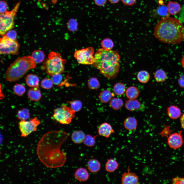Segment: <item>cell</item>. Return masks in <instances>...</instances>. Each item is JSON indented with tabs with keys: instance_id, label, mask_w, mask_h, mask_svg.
I'll list each match as a JSON object with an SVG mask.
<instances>
[{
	"instance_id": "cell-1",
	"label": "cell",
	"mask_w": 184,
	"mask_h": 184,
	"mask_svg": "<svg viewBox=\"0 0 184 184\" xmlns=\"http://www.w3.org/2000/svg\"><path fill=\"white\" fill-rule=\"evenodd\" d=\"M69 136L62 131H52L44 134L39 142L37 152L39 160L45 166L55 168L63 166L66 160L62 145Z\"/></svg>"
},
{
	"instance_id": "cell-2",
	"label": "cell",
	"mask_w": 184,
	"mask_h": 184,
	"mask_svg": "<svg viewBox=\"0 0 184 184\" xmlns=\"http://www.w3.org/2000/svg\"><path fill=\"white\" fill-rule=\"evenodd\" d=\"M184 26L179 19L169 17L162 18L155 25L154 37L168 44H179L184 39Z\"/></svg>"
},
{
	"instance_id": "cell-3",
	"label": "cell",
	"mask_w": 184,
	"mask_h": 184,
	"mask_svg": "<svg viewBox=\"0 0 184 184\" xmlns=\"http://www.w3.org/2000/svg\"><path fill=\"white\" fill-rule=\"evenodd\" d=\"M94 57L95 62L93 65L101 74L109 79L116 77L120 67V57L117 51L100 48L97 50Z\"/></svg>"
},
{
	"instance_id": "cell-4",
	"label": "cell",
	"mask_w": 184,
	"mask_h": 184,
	"mask_svg": "<svg viewBox=\"0 0 184 184\" xmlns=\"http://www.w3.org/2000/svg\"><path fill=\"white\" fill-rule=\"evenodd\" d=\"M36 67V63L31 56L19 57L8 68L5 73L6 80L9 82L18 80L28 71Z\"/></svg>"
},
{
	"instance_id": "cell-5",
	"label": "cell",
	"mask_w": 184,
	"mask_h": 184,
	"mask_svg": "<svg viewBox=\"0 0 184 184\" xmlns=\"http://www.w3.org/2000/svg\"><path fill=\"white\" fill-rule=\"evenodd\" d=\"M66 61V60L62 59L60 53L51 51L48 54V58L44 62L42 68L50 76L61 74L64 72V65Z\"/></svg>"
},
{
	"instance_id": "cell-6",
	"label": "cell",
	"mask_w": 184,
	"mask_h": 184,
	"mask_svg": "<svg viewBox=\"0 0 184 184\" xmlns=\"http://www.w3.org/2000/svg\"><path fill=\"white\" fill-rule=\"evenodd\" d=\"M20 2L17 3L10 11H6L4 13L0 14V34L4 36L6 33L14 26V19Z\"/></svg>"
},
{
	"instance_id": "cell-7",
	"label": "cell",
	"mask_w": 184,
	"mask_h": 184,
	"mask_svg": "<svg viewBox=\"0 0 184 184\" xmlns=\"http://www.w3.org/2000/svg\"><path fill=\"white\" fill-rule=\"evenodd\" d=\"M75 112L71 107L63 105L54 110L53 118L61 124H68L74 118Z\"/></svg>"
},
{
	"instance_id": "cell-8",
	"label": "cell",
	"mask_w": 184,
	"mask_h": 184,
	"mask_svg": "<svg viewBox=\"0 0 184 184\" xmlns=\"http://www.w3.org/2000/svg\"><path fill=\"white\" fill-rule=\"evenodd\" d=\"M0 40V52L1 54H17L20 44L17 40H14L4 35Z\"/></svg>"
},
{
	"instance_id": "cell-9",
	"label": "cell",
	"mask_w": 184,
	"mask_h": 184,
	"mask_svg": "<svg viewBox=\"0 0 184 184\" xmlns=\"http://www.w3.org/2000/svg\"><path fill=\"white\" fill-rule=\"evenodd\" d=\"M94 49L92 47H89L76 51L74 56L78 62L80 64L86 65L93 64L95 62L93 56Z\"/></svg>"
},
{
	"instance_id": "cell-10",
	"label": "cell",
	"mask_w": 184,
	"mask_h": 184,
	"mask_svg": "<svg viewBox=\"0 0 184 184\" xmlns=\"http://www.w3.org/2000/svg\"><path fill=\"white\" fill-rule=\"evenodd\" d=\"M40 122L36 117L28 121L20 120L18 123L19 128L22 137L27 136L32 132L36 131Z\"/></svg>"
},
{
	"instance_id": "cell-11",
	"label": "cell",
	"mask_w": 184,
	"mask_h": 184,
	"mask_svg": "<svg viewBox=\"0 0 184 184\" xmlns=\"http://www.w3.org/2000/svg\"><path fill=\"white\" fill-rule=\"evenodd\" d=\"M181 131L170 134L167 137V143L169 147L173 149H177L182 146L183 139L181 135Z\"/></svg>"
},
{
	"instance_id": "cell-12",
	"label": "cell",
	"mask_w": 184,
	"mask_h": 184,
	"mask_svg": "<svg viewBox=\"0 0 184 184\" xmlns=\"http://www.w3.org/2000/svg\"><path fill=\"white\" fill-rule=\"evenodd\" d=\"M121 181L122 184H137L139 183V177L135 173L130 171L128 167L127 172L122 175Z\"/></svg>"
},
{
	"instance_id": "cell-13",
	"label": "cell",
	"mask_w": 184,
	"mask_h": 184,
	"mask_svg": "<svg viewBox=\"0 0 184 184\" xmlns=\"http://www.w3.org/2000/svg\"><path fill=\"white\" fill-rule=\"evenodd\" d=\"M98 133L100 135L108 138L112 134L114 133V131L110 124L104 122L99 126Z\"/></svg>"
},
{
	"instance_id": "cell-14",
	"label": "cell",
	"mask_w": 184,
	"mask_h": 184,
	"mask_svg": "<svg viewBox=\"0 0 184 184\" xmlns=\"http://www.w3.org/2000/svg\"><path fill=\"white\" fill-rule=\"evenodd\" d=\"M27 95L31 100L35 101L39 100L41 98L42 95L39 86L30 89L28 91Z\"/></svg>"
},
{
	"instance_id": "cell-15",
	"label": "cell",
	"mask_w": 184,
	"mask_h": 184,
	"mask_svg": "<svg viewBox=\"0 0 184 184\" xmlns=\"http://www.w3.org/2000/svg\"><path fill=\"white\" fill-rule=\"evenodd\" d=\"M167 112L168 117L173 120L177 119L181 116V114L180 109L174 105L168 107L167 109Z\"/></svg>"
},
{
	"instance_id": "cell-16",
	"label": "cell",
	"mask_w": 184,
	"mask_h": 184,
	"mask_svg": "<svg viewBox=\"0 0 184 184\" xmlns=\"http://www.w3.org/2000/svg\"><path fill=\"white\" fill-rule=\"evenodd\" d=\"M138 122L135 118L129 117L124 120L123 124L125 128L129 131H132L136 129L137 125Z\"/></svg>"
},
{
	"instance_id": "cell-17",
	"label": "cell",
	"mask_w": 184,
	"mask_h": 184,
	"mask_svg": "<svg viewBox=\"0 0 184 184\" xmlns=\"http://www.w3.org/2000/svg\"><path fill=\"white\" fill-rule=\"evenodd\" d=\"M74 176L77 180L81 182L87 181L89 177V173L87 170L83 168L78 169L75 173Z\"/></svg>"
},
{
	"instance_id": "cell-18",
	"label": "cell",
	"mask_w": 184,
	"mask_h": 184,
	"mask_svg": "<svg viewBox=\"0 0 184 184\" xmlns=\"http://www.w3.org/2000/svg\"><path fill=\"white\" fill-rule=\"evenodd\" d=\"M125 106L128 110L132 111L139 109L141 106V103L136 99H129L125 101Z\"/></svg>"
},
{
	"instance_id": "cell-19",
	"label": "cell",
	"mask_w": 184,
	"mask_h": 184,
	"mask_svg": "<svg viewBox=\"0 0 184 184\" xmlns=\"http://www.w3.org/2000/svg\"><path fill=\"white\" fill-rule=\"evenodd\" d=\"M119 167V164L117 161L113 158L108 160L105 165L106 170L107 172L111 173L117 170Z\"/></svg>"
},
{
	"instance_id": "cell-20",
	"label": "cell",
	"mask_w": 184,
	"mask_h": 184,
	"mask_svg": "<svg viewBox=\"0 0 184 184\" xmlns=\"http://www.w3.org/2000/svg\"><path fill=\"white\" fill-rule=\"evenodd\" d=\"M87 167L88 170L91 172L95 173L98 172L101 168V164L97 160L91 159L87 163Z\"/></svg>"
},
{
	"instance_id": "cell-21",
	"label": "cell",
	"mask_w": 184,
	"mask_h": 184,
	"mask_svg": "<svg viewBox=\"0 0 184 184\" xmlns=\"http://www.w3.org/2000/svg\"><path fill=\"white\" fill-rule=\"evenodd\" d=\"M26 82L27 85L30 87H36L39 86V79L36 75L30 74L27 76Z\"/></svg>"
},
{
	"instance_id": "cell-22",
	"label": "cell",
	"mask_w": 184,
	"mask_h": 184,
	"mask_svg": "<svg viewBox=\"0 0 184 184\" xmlns=\"http://www.w3.org/2000/svg\"><path fill=\"white\" fill-rule=\"evenodd\" d=\"M85 136V134L83 131H76L72 133L71 138L74 143L78 144L83 142Z\"/></svg>"
},
{
	"instance_id": "cell-23",
	"label": "cell",
	"mask_w": 184,
	"mask_h": 184,
	"mask_svg": "<svg viewBox=\"0 0 184 184\" xmlns=\"http://www.w3.org/2000/svg\"><path fill=\"white\" fill-rule=\"evenodd\" d=\"M126 97L129 99H135L137 98L139 94L138 89L134 86L128 87L125 91Z\"/></svg>"
},
{
	"instance_id": "cell-24",
	"label": "cell",
	"mask_w": 184,
	"mask_h": 184,
	"mask_svg": "<svg viewBox=\"0 0 184 184\" xmlns=\"http://www.w3.org/2000/svg\"><path fill=\"white\" fill-rule=\"evenodd\" d=\"M167 7L169 14L171 15L177 14L179 12L181 8L179 4L171 1L169 2Z\"/></svg>"
},
{
	"instance_id": "cell-25",
	"label": "cell",
	"mask_w": 184,
	"mask_h": 184,
	"mask_svg": "<svg viewBox=\"0 0 184 184\" xmlns=\"http://www.w3.org/2000/svg\"><path fill=\"white\" fill-rule=\"evenodd\" d=\"M110 106L116 110L120 109L123 104V100L121 98H112L109 102Z\"/></svg>"
},
{
	"instance_id": "cell-26",
	"label": "cell",
	"mask_w": 184,
	"mask_h": 184,
	"mask_svg": "<svg viewBox=\"0 0 184 184\" xmlns=\"http://www.w3.org/2000/svg\"><path fill=\"white\" fill-rule=\"evenodd\" d=\"M31 56L36 63L38 64L42 62L45 57L44 52L40 50H34L32 52Z\"/></svg>"
},
{
	"instance_id": "cell-27",
	"label": "cell",
	"mask_w": 184,
	"mask_h": 184,
	"mask_svg": "<svg viewBox=\"0 0 184 184\" xmlns=\"http://www.w3.org/2000/svg\"><path fill=\"white\" fill-rule=\"evenodd\" d=\"M112 96L113 94L111 91L107 90H104L100 93L99 98L102 102L107 103L110 101Z\"/></svg>"
},
{
	"instance_id": "cell-28",
	"label": "cell",
	"mask_w": 184,
	"mask_h": 184,
	"mask_svg": "<svg viewBox=\"0 0 184 184\" xmlns=\"http://www.w3.org/2000/svg\"><path fill=\"white\" fill-rule=\"evenodd\" d=\"M138 80L142 83H146L149 80L150 75L148 72L144 70L140 71L137 75Z\"/></svg>"
},
{
	"instance_id": "cell-29",
	"label": "cell",
	"mask_w": 184,
	"mask_h": 184,
	"mask_svg": "<svg viewBox=\"0 0 184 184\" xmlns=\"http://www.w3.org/2000/svg\"><path fill=\"white\" fill-rule=\"evenodd\" d=\"M167 75L163 70L159 69L157 70L154 74V78L156 81L158 83L164 82L166 79Z\"/></svg>"
},
{
	"instance_id": "cell-30",
	"label": "cell",
	"mask_w": 184,
	"mask_h": 184,
	"mask_svg": "<svg viewBox=\"0 0 184 184\" xmlns=\"http://www.w3.org/2000/svg\"><path fill=\"white\" fill-rule=\"evenodd\" d=\"M114 94L117 95H123L126 91V87L124 84L121 82H118L115 84L113 87Z\"/></svg>"
},
{
	"instance_id": "cell-31",
	"label": "cell",
	"mask_w": 184,
	"mask_h": 184,
	"mask_svg": "<svg viewBox=\"0 0 184 184\" xmlns=\"http://www.w3.org/2000/svg\"><path fill=\"white\" fill-rule=\"evenodd\" d=\"M17 116L20 120H26L28 119L30 117L29 111L26 108L21 109L18 111Z\"/></svg>"
},
{
	"instance_id": "cell-32",
	"label": "cell",
	"mask_w": 184,
	"mask_h": 184,
	"mask_svg": "<svg viewBox=\"0 0 184 184\" xmlns=\"http://www.w3.org/2000/svg\"><path fill=\"white\" fill-rule=\"evenodd\" d=\"M14 93L18 96H21L23 95L26 91V88L23 85L20 84H16L13 88Z\"/></svg>"
},
{
	"instance_id": "cell-33",
	"label": "cell",
	"mask_w": 184,
	"mask_h": 184,
	"mask_svg": "<svg viewBox=\"0 0 184 184\" xmlns=\"http://www.w3.org/2000/svg\"><path fill=\"white\" fill-rule=\"evenodd\" d=\"M89 88L90 89L97 90L100 86L98 79L95 77H92L89 80L88 83Z\"/></svg>"
},
{
	"instance_id": "cell-34",
	"label": "cell",
	"mask_w": 184,
	"mask_h": 184,
	"mask_svg": "<svg viewBox=\"0 0 184 184\" xmlns=\"http://www.w3.org/2000/svg\"><path fill=\"white\" fill-rule=\"evenodd\" d=\"M101 45L103 48L107 50H111L114 45L112 40L109 38L103 40L101 42Z\"/></svg>"
},
{
	"instance_id": "cell-35",
	"label": "cell",
	"mask_w": 184,
	"mask_h": 184,
	"mask_svg": "<svg viewBox=\"0 0 184 184\" xmlns=\"http://www.w3.org/2000/svg\"><path fill=\"white\" fill-rule=\"evenodd\" d=\"M97 136H93L87 134L85 135L83 142L85 145L88 146H93L96 143L95 138Z\"/></svg>"
},
{
	"instance_id": "cell-36",
	"label": "cell",
	"mask_w": 184,
	"mask_h": 184,
	"mask_svg": "<svg viewBox=\"0 0 184 184\" xmlns=\"http://www.w3.org/2000/svg\"><path fill=\"white\" fill-rule=\"evenodd\" d=\"M67 25L68 29L70 31L74 32L77 29L78 22L74 18L70 19L67 22Z\"/></svg>"
},
{
	"instance_id": "cell-37",
	"label": "cell",
	"mask_w": 184,
	"mask_h": 184,
	"mask_svg": "<svg viewBox=\"0 0 184 184\" xmlns=\"http://www.w3.org/2000/svg\"><path fill=\"white\" fill-rule=\"evenodd\" d=\"M68 102L70 104L71 108L75 112L79 111L82 108V103L79 100H75Z\"/></svg>"
},
{
	"instance_id": "cell-38",
	"label": "cell",
	"mask_w": 184,
	"mask_h": 184,
	"mask_svg": "<svg viewBox=\"0 0 184 184\" xmlns=\"http://www.w3.org/2000/svg\"><path fill=\"white\" fill-rule=\"evenodd\" d=\"M157 13L161 16L164 17H168L169 13L167 7L163 5L159 6L157 10Z\"/></svg>"
},
{
	"instance_id": "cell-39",
	"label": "cell",
	"mask_w": 184,
	"mask_h": 184,
	"mask_svg": "<svg viewBox=\"0 0 184 184\" xmlns=\"http://www.w3.org/2000/svg\"><path fill=\"white\" fill-rule=\"evenodd\" d=\"M53 84L51 79L49 78H45L42 80L41 86L43 88L49 89L52 87Z\"/></svg>"
},
{
	"instance_id": "cell-40",
	"label": "cell",
	"mask_w": 184,
	"mask_h": 184,
	"mask_svg": "<svg viewBox=\"0 0 184 184\" xmlns=\"http://www.w3.org/2000/svg\"><path fill=\"white\" fill-rule=\"evenodd\" d=\"M52 76L51 80L54 84L57 85L60 83L62 79L61 74H55Z\"/></svg>"
},
{
	"instance_id": "cell-41",
	"label": "cell",
	"mask_w": 184,
	"mask_h": 184,
	"mask_svg": "<svg viewBox=\"0 0 184 184\" xmlns=\"http://www.w3.org/2000/svg\"><path fill=\"white\" fill-rule=\"evenodd\" d=\"M6 36L13 40H16L17 33L14 30H10L7 32L6 34Z\"/></svg>"
},
{
	"instance_id": "cell-42",
	"label": "cell",
	"mask_w": 184,
	"mask_h": 184,
	"mask_svg": "<svg viewBox=\"0 0 184 184\" xmlns=\"http://www.w3.org/2000/svg\"><path fill=\"white\" fill-rule=\"evenodd\" d=\"M0 6L1 14L4 13L7 11L8 8V5L6 2L1 1H0Z\"/></svg>"
},
{
	"instance_id": "cell-43",
	"label": "cell",
	"mask_w": 184,
	"mask_h": 184,
	"mask_svg": "<svg viewBox=\"0 0 184 184\" xmlns=\"http://www.w3.org/2000/svg\"><path fill=\"white\" fill-rule=\"evenodd\" d=\"M173 184H184V178L180 177H177L173 178L172 180Z\"/></svg>"
},
{
	"instance_id": "cell-44",
	"label": "cell",
	"mask_w": 184,
	"mask_h": 184,
	"mask_svg": "<svg viewBox=\"0 0 184 184\" xmlns=\"http://www.w3.org/2000/svg\"><path fill=\"white\" fill-rule=\"evenodd\" d=\"M170 126H166L165 127L163 130L160 133V134L161 135L163 136H165L167 137L170 134Z\"/></svg>"
},
{
	"instance_id": "cell-45",
	"label": "cell",
	"mask_w": 184,
	"mask_h": 184,
	"mask_svg": "<svg viewBox=\"0 0 184 184\" xmlns=\"http://www.w3.org/2000/svg\"><path fill=\"white\" fill-rule=\"evenodd\" d=\"M136 0H121L122 3L125 5L131 6L134 5Z\"/></svg>"
},
{
	"instance_id": "cell-46",
	"label": "cell",
	"mask_w": 184,
	"mask_h": 184,
	"mask_svg": "<svg viewBox=\"0 0 184 184\" xmlns=\"http://www.w3.org/2000/svg\"><path fill=\"white\" fill-rule=\"evenodd\" d=\"M95 4L99 6H103L107 3V0H94Z\"/></svg>"
},
{
	"instance_id": "cell-47",
	"label": "cell",
	"mask_w": 184,
	"mask_h": 184,
	"mask_svg": "<svg viewBox=\"0 0 184 184\" xmlns=\"http://www.w3.org/2000/svg\"><path fill=\"white\" fill-rule=\"evenodd\" d=\"M178 83L179 86L184 88V75L180 76L178 79Z\"/></svg>"
},
{
	"instance_id": "cell-48",
	"label": "cell",
	"mask_w": 184,
	"mask_h": 184,
	"mask_svg": "<svg viewBox=\"0 0 184 184\" xmlns=\"http://www.w3.org/2000/svg\"><path fill=\"white\" fill-rule=\"evenodd\" d=\"M180 121L181 127L184 129V111L182 115L180 117Z\"/></svg>"
},
{
	"instance_id": "cell-49",
	"label": "cell",
	"mask_w": 184,
	"mask_h": 184,
	"mask_svg": "<svg viewBox=\"0 0 184 184\" xmlns=\"http://www.w3.org/2000/svg\"><path fill=\"white\" fill-rule=\"evenodd\" d=\"M111 3L114 4L118 3L120 0H108Z\"/></svg>"
},
{
	"instance_id": "cell-50",
	"label": "cell",
	"mask_w": 184,
	"mask_h": 184,
	"mask_svg": "<svg viewBox=\"0 0 184 184\" xmlns=\"http://www.w3.org/2000/svg\"><path fill=\"white\" fill-rule=\"evenodd\" d=\"M181 62L182 66L184 68V55L181 60Z\"/></svg>"
},
{
	"instance_id": "cell-51",
	"label": "cell",
	"mask_w": 184,
	"mask_h": 184,
	"mask_svg": "<svg viewBox=\"0 0 184 184\" xmlns=\"http://www.w3.org/2000/svg\"><path fill=\"white\" fill-rule=\"evenodd\" d=\"M40 0H39V1H40Z\"/></svg>"
}]
</instances>
